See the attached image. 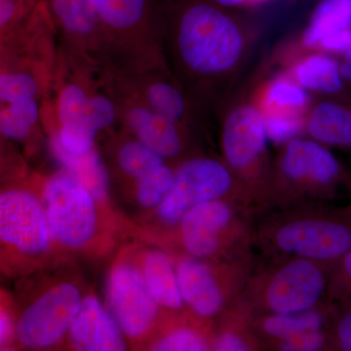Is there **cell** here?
Segmentation results:
<instances>
[{"mask_svg":"<svg viewBox=\"0 0 351 351\" xmlns=\"http://www.w3.org/2000/svg\"><path fill=\"white\" fill-rule=\"evenodd\" d=\"M230 184L228 170L216 161H189L174 175L172 188L157 207V214L164 223L175 225L191 208L226 195Z\"/></svg>","mask_w":351,"mask_h":351,"instance_id":"8992f818","label":"cell"},{"mask_svg":"<svg viewBox=\"0 0 351 351\" xmlns=\"http://www.w3.org/2000/svg\"><path fill=\"white\" fill-rule=\"evenodd\" d=\"M179 46L189 68L200 73L230 69L242 50L241 34L230 18L208 5H196L184 14Z\"/></svg>","mask_w":351,"mask_h":351,"instance_id":"277c9868","label":"cell"},{"mask_svg":"<svg viewBox=\"0 0 351 351\" xmlns=\"http://www.w3.org/2000/svg\"><path fill=\"white\" fill-rule=\"evenodd\" d=\"M219 3L223 4V5L233 6L237 5V4L243 3L247 0H217Z\"/></svg>","mask_w":351,"mask_h":351,"instance_id":"60d3db41","label":"cell"},{"mask_svg":"<svg viewBox=\"0 0 351 351\" xmlns=\"http://www.w3.org/2000/svg\"><path fill=\"white\" fill-rule=\"evenodd\" d=\"M341 73L351 84V46L346 50L345 59L341 66Z\"/></svg>","mask_w":351,"mask_h":351,"instance_id":"f35d334b","label":"cell"},{"mask_svg":"<svg viewBox=\"0 0 351 351\" xmlns=\"http://www.w3.org/2000/svg\"><path fill=\"white\" fill-rule=\"evenodd\" d=\"M174 174L161 165L137 180V201L144 208L158 207L172 188Z\"/></svg>","mask_w":351,"mask_h":351,"instance_id":"484cf974","label":"cell"},{"mask_svg":"<svg viewBox=\"0 0 351 351\" xmlns=\"http://www.w3.org/2000/svg\"><path fill=\"white\" fill-rule=\"evenodd\" d=\"M51 235L40 189L0 186V286L64 262Z\"/></svg>","mask_w":351,"mask_h":351,"instance_id":"6da1fadb","label":"cell"},{"mask_svg":"<svg viewBox=\"0 0 351 351\" xmlns=\"http://www.w3.org/2000/svg\"><path fill=\"white\" fill-rule=\"evenodd\" d=\"M38 119V107L34 99L10 104L0 112V133L10 140H25Z\"/></svg>","mask_w":351,"mask_h":351,"instance_id":"ffe728a7","label":"cell"},{"mask_svg":"<svg viewBox=\"0 0 351 351\" xmlns=\"http://www.w3.org/2000/svg\"><path fill=\"white\" fill-rule=\"evenodd\" d=\"M324 286V276L317 265L306 260L295 261L274 277L267 301L278 314L300 313L317 302Z\"/></svg>","mask_w":351,"mask_h":351,"instance_id":"ba28073f","label":"cell"},{"mask_svg":"<svg viewBox=\"0 0 351 351\" xmlns=\"http://www.w3.org/2000/svg\"><path fill=\"white\" fill-rule=\"evenodd\" d=\"M119 163L125 174L138 180L163 165V157L138 141L127 143L122 147L119 154Z\"/></svg>","mask_w":351,"mask_h":351,"instance_id":"d4e9b609","label":"cell"},{"mask_svg":"<svg viewBox=\"0 0 351 351\" xmlns=\"http://www.w3.org/2000/svg\"><path fill=\"white\" fill-rule=\"evenodd\" d=\"M297 77L302 86L323 93H336L343 87L341 68L325 55H313L297 69Z\"/></svg>","mask_w":351,"mask_h":351,"instance_id":"d6986e66","label":"cell"},{"mask_svg":"<svg viewBox=\"0 0 351 351\" xmlns=\"http://www.w3.org/2000/svg\"><path fill=\"white\" fill-rule=\"evenodd\" d=\"M265 134L272 141L284 142L294 137L300 130V123L295 119L281 115H272L265 121Z\"/></svg>","mask_w":351,"mask_h":351,"instance_id":"d6a6232c","label":"cell"},{"mask_svg":"<svg viewBox=\"0 0 351 351\" xmlns=\"http://www.w3.org/2000/svg\"><path fill=\"white\" fill-rule=\"evenodd\" d=\"M40 193L51 235L63 254H96L108 248V205L97 200L69 171L51 176Z\"/></svg>","mask_w":351,"mask_h":351,"instance_id":"7a4b0ae2","label":"cell"},{"mask_svg":"<svg viewBox=\"0 0 351 351\" xmlns=\"http://www.w3.org/2000/svg\"><path fill=\"white\" fill-rule=\"evenodd\" d=\"M90 112L99 131L112 125L115 119V108L112 101L104 97L90 98Z\"/></svg>","mask_w":351,"mask_h":351,"instance_id":"836d02e7","label":"cell"},{"mask_svg":"<svg viewBox=\"0 0 351 351\" xmlns=\"http://www.w3.org/2000/svg\"><path fill=\"white\" fill-rule=\"evenodd\" d=\"M54 10L64 27L73 34H89L96 25L98 15L91 0H54Z\"/></svg>","mask_w":351,"mask_h":351,"instance_id":"603a6c76","label":"cell"},{"mask_svg":"<svg viewBox=\"0 0 351 351\" xmlns=\"http://www.w3.org/2000/svg\"><path fill=\"white\" fill-rule=\"evenodd\" d=\"M15 13L13 0H0V29L5 25Z\"/></svg>","mask_w":351,"mask_h":351,"instance_id":"74e56055","label":"cell"},{"mask_svg":"<svg viewBox=\"0 0 351 351\" xmlns=\"http://www.w3.org/2000/svg\"><path fill=\"white\" fill-rule=\"evenodd\" d=\"M97 15L115 29L137 24L145 10V0H91Z\"/></svg>","mask_w":351,"mask_h":351,"instance_id":"44dd1931","label":"cell"},{"mask_svg":"<svg viewBox=\"0 0 351 351\" xmlns=\"http://www.w3.org/2000/svg\"><path fill=\"white\" fill-rule=\"evenodd\" d=\"M319 44L329 51H346L351 46V29L327 36Z\"/></svg>","mask_w":351,"mask_h":351,"instance_id":"e575fe53","label":"cell"},{"mask_svg":"<svg viewBox=\"0 0 351 351\" xmlns=\"http://www.w3.org/2000/svg\"><path fill=\"white\" fill-rule=\"evenodd\" d=\"M337 341L341 350L351 351V308L339 320Z\"/></svg>","mask_w":351,"mask_h":351,"instance_id":"d590c367","label":"cell"},{"mask_svg":"<svg viewBox=\"0 0 351 351\" xmlns=\"http://www.w3.org/2000/svg\"><path fill=\"white\" fill-rule=\"evenodd\" d=\"M106 295L107 308L127 341L144 338L156 322L159 304L147 287L140 262L134 260L133 251H124L113 263Z\"/></svg>","mask_w":351,"mask_h":351,"instance_id":"5b68a950","label":"cell"},{"mask_svg":"<svg viewBox=\"0 0 351 351\" xmlns=\"http://www.w3.org/2000/svg\"><path fill=\"white\" fill-rule=\"evenodd\" d=\"M284 172L292 179H306L315 184H332L341 167L336 157L322 145L311 141H293L283 156Z\"/></svg>","mask_w":351,"mask_h":351,"instance_id":"7c38bea8","label":"cell"},{"mask_svg":"<svg viewBox=\"0 0 351 351\" xmlns=\"http://www.w3.org/2000/svg\"><path fill=\"white\" fill-rule=\"evenodd\" d=\"M145 282L159 306L170 309L182 306L177 272L166 254L158 250L145 252L140 263Z\"/></svg>","mask_w":351,"mask_h":351,"instance_id":"5bb4252c","label":"cell"},{"mask_svg":"<svg viewBox=\"0 0 351 351\" xmlns=\"http://www.w3.org/2000/svg\"><path fill=\"white\" fill-rule=\"evenodd\" d=\"M348 29H351V0H322L304 32V44L316 45L327 36Z\"/></svg>","mask_w":351,"mask_h":351,"instance_id":"ac0fdd59","label":"cell"},{"mask_svg":"<svg viewBox=\"0 0 351 351\" xmlns=\"http://www.w3.org/2000/svg\"><path fill=\"white\" fill-rule=\"evenodd\" d=\"M217 350L221 351H244L249 350L246 343L239 337L232 334H226L217 341Z\"/></svg>","mask_w":351,"mask_h":351,"instance_id":"8d00e7d4","label":"cell"},{"mask_svg":"<svg viewBox=\"0 0 351 351\" xmlns=\"http://www.w3.org/2000/svg\"><path fill=\"white\" fill-rule=\"evenodd\" d=\"M276 241L290 253L313 260H336L351 250V228L332 219H306L283 226Z\"/></svg>","mask_w":351,"mask_h":351,"instance_id":"52a82bcc","label":"cell"},{"mask_svg":"<svg viewBox=\"0 0 351 351\" xmlns=\"http://www.w3.org/2000/svg\"><path fill=\"white\" fill-rule=\"evenodd\" d=\"M204 339L191 329L176 330L166 335L152 346L156 351H199L206 350Z\"/></svg>","mask_w":351,"mask_h":351,"instance_id":"f1b7e54d","label":"cell"},{"mask_svg":"<svg viewBox=\"0 0 351 351\" xmlns=\"http://www.w3.org/2000/svg\"><path fill=\"white\" fill-rule=\"evenodd\" d=\"M15 298L0 286V350L15 348Z\"/></svg>","mask_w":351,"mask_h":351,"instance_id":"f546056e","label":"cell"},{"mask_svg":"<svg viewBox=\"0 0 351 351\" xmlns=\"http://www.w3.org/2000/svg\"><path fill=\"white\" fill-rule=\"evenodd\" d=\"M38 91L32 76L25 73H5L0 75V100L15 104L31 100Z\"/></svg>","mask_w":351,"mask_h":351,"instance_id":"83f0119b","label":"cell"},{"mask_svg":"<svg viewBox=\"0 0 351 351\" xmlns=\"http://www.w3.org/2000/svg\"><path fill=\"white\" fill-rule=\"evenodd\" d=\"M325 341H326V339L320 330L302 332L283 338L280 343V350L286 351L320 350L324 348Z\"/></svg>","mask_w":351,"mask_h":351,"instance_id":"1f68e13d","label":"cell"},{"mask_svg":"<svg viewBox=\"0 0 351 351\" xmlns=\"http://www.w3.org/2000/svg\"><path fill=\"white\" fill-rule=\"evenodd\" d=\"M267 99L269 103L281 107H302L306 104V93L291 83L278 82L270 88Z\"/></svg>","mask_w":351,"mask_h":351,"instance_id":"4dcf8cb0","label":"cell"},{"mask_svg":"<svg viewBox=\"0 0 351 351\" xmlns=\"http://www.w3.org/2000/svg\"><path fill=\"white\" fill-rule=\"evenodd\" d=\"M178 281L182 301L198 315L210 317L219 313L223 297L213 274L204 263L186 258L178 265Z\"/></svg>","mask_w":351,"mask_h":351,"instance_id":"4fadbf2b","label":"cell"},{"mask_svg":"<svg viewBox=\"0 0 351 351\" xmlns=\"http://www.w3.org/2000/svg\"><path fill=\"white\" fill-rule=\"evenodd\" d=\"M232 218L225 203L212 200L191 208L181 221L182 242L196 258L209 257L218 247L219 234Z\"/></svg>","mask_w":351,"mask_h":351,"instance_id":"30bf717a","label":"cell"},{"mask_svg":"<svg viewBox=\"0 0 351 351\" xmlns=\"http://www.w3.org/2000/svg\"><path fill=\"white\" fill-rule=\"evenodd\" d=\"M149 101L154 112L175 122L184 112V101L178 90L165 83H156L149 90Z\"/></svg>","mask_w":351,"mask_h":351,"instance_id":"4316f807","label":"cell"},{"mask_svg":"<svg viewBox=\"0 0 351 351\" xmlns=\"http://www.w3.org/2000/svg\"><path fill=\"white\" fill-rule=\"evenodd\" d=\"M128 121L138 141L161 156H174L179 152L181 145L174 122L143 108L132 110Z\"/></svg>","mask_w":351,"mask_h":351,"instance_id":"9a60e30c","label":"cell"},{"mask_svg":"<svg viewBox=\"0 0 351 351\" xmlns=\"http://www.w3.org/2000/svg\"><path fill=\"white\" fill-rule=\"evenodd\" d=\"M265 121L257 110L244 107L226 120L223 149L233 167L243 168L253 162L265 147Z\"/></svg>","mask_w":351,"mask_h":351,"instance_id":"8fae6325","label":"cell"},{"mask_svg":"<svg viewBox=\"0 0 351 351\" xmlns=\"http://www.w3.org/2000/svg\"><path fill=\"white\" fill-rule=\"evenodd\" d=\"M73 350L123 351L128 343L125 335L95 294H86L66 338Z\"/></svg>","mask_w":351,"mask_h":351,"instance_id":"9c48e42d","label":"cell"},{"mask_svg":"<svg viewBox=\"0 0 351 351\" xmlns=\"http://www.w3.org/2000/svg\"><path fill=\"white\" fill-rule=\"evenodd\" d=\"M59 119L62 126L83 125L99 131L90 112V98L77 85H69L62 91L59 100Z\"/></svg>","mask_w":351,"mask_h":351,"instance_id":"7402d4cb","label":"cell"},{"mask_svg":"<svg viewBox=\"0 0 351 351\" xmlns=\"http://www.w3.org/2000/svg\"><path fill=\"white\" fill-rule=\"evenodd\" d=\"M308 131L318 142L351 147V110L325 101L314 108Z\"/></svg>","mask_w":351,"mask_h":351,"instance_id":"e0dca14e","label":"cell"},{"mask_svg":"<svg viewBox=\"0 0 351 351\" xmlns=\"http://www.w3.org/2000/svg\"><path fill=\"white\" fill-rule=\"evenodd\" d=\"M55 154L80 184H83L103 204L108 205V179L100 157L92 149L85 154H71L64 151L58 138L53 142Z\"/></svg>","mask_w":351,"mask_h":351,"instance_id":"2e32d148","label":"cell"},{"mask_svg":"<svg viewBox=\"0 0 351 351\" xmlns=\"http://www.w3.org/2000/svg\"><path fill=\"white\" fill-rule=\"evenodd\" d=\"M323 324L322 315L317 311H304L300 313L279 314L265 320L263 328L267 334L277 338H286L292 335L307 331H317Z\"/></svg>","mask_w":351,"mask_h":351,"instance_id":"cb8c5ba5","label":"cell"},{"mask_svg":"<svg viewBox=\"0 0 351 351\" xmlns=\"http://www.w3.org/2000/svg\"><path fill=\"white\" fill-rule=\"evenodd\" d=\"M343 269L346 278L351 285V250L348 251L345 256H343Z\"/></svg>","mask_w":351,"mask_h":351,"instance_id":"ab89813d","label":"cell"},{"mask_svg":"<svg viewBox=\"0 0 351 351\" xmlns=\"http://www.w3.org/2000/svg\"><path fill=\"white\" fill-rule=\"evenodd\" d=\"M38 285L14 297L15 348L41 350L59 346L86 295L77 279L69 277H47Z\"/></svg>","mask_w":351,"mask_h":351,"instance_id":"3957f363","label":"cell"}]
</instances>
